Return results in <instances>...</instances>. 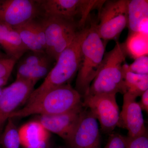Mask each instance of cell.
<instances>
[{
    "label": "cell",
    "mask_w": 148,
    "mask_h": 148,
    "mask_svg": "<svg viewBox=\"0 0 148 148\" xmlns=\"http://www.w3.org/2000/svg\"><path fill=\"white\" fill-rule=\"evenodd\" d=\"M0 45L2 47L8 56L17 60L27 52L20 36L13 27L0 21Z\"/></svg>",
    "instance_id": "obj_15"
},
{
    "label": "cell",
    "mask_w": 148,
    "mask_h": 148,
    "mask_svg": "<svg viewBox=\"0 0 148 148\" xmlns=\"http://www.w3.org/2000/svg\"><path fill=\"white\" fill-rule=\"evenodd\" d=\"M97 21H90L81 47L80 64L75 89L83 97L98 74L105 53L106 44L98 34Z\"/></svg>",
    "instance_id": "obj_2"
},
{
    "label": "cell",
    "mask_w": 148,
    "mask_h": 148,
    "mask_svg": "<svg viewBox=\"0 0 148 148\" xmlns=\"http://www.w3.org/2000/svg\"><path fill=\"white\" fill-rule=\"evenodd\" d=\"M45 32L46 53L61 51L70 45L80 29L74 21L56 17H43L40 20Z\"/></svg>",
    "instance_id": "obj_8"
},
{
    "label": "cell",
    "mask_w": 148,
    "mask_h": 148,
    "mask_svg": "<svg viewBox=\"0 0 148 148\" xmlns=\"http://www.w3.org/2000/svg\"><path fill=\"white\" fill-rule=\"evenodd\" d=\"M88 25L77 33L71 44L58 56L56 64L43 82L34 90L25 104L34 101L51 90L68 84L77 73L81 58V47L87 31Z\"/></svg>",
    "instance_id": "obj_1"
},
{
    "label": "cell",
    "mask_w": 148,
    "mask_h": 148,
    "mask_svg": "<svg viewBox=\"0 0 148 148\" xmlns=\"http://www.w3.org/2000/svg\"><path fill=\"white\" fill-rule=\"evenodd\" d=\"M105 148H125L123 136L118 133H111Z\"/></svg>",
    "instance_id": "obj_27"
},
{
    "label": "cell",
    "mask_w": 148,
    "mask_h": 148,
    "mask_svg": "<svg viewBox=\"0 0 148 148\" xmlns=\"http://www.w3.org/2000/svg\"><path fill=\"white\" fill-rule=\"evenodd\" d=\"M127 55L124 44L119 42L105 53L98 74L86 94L125 93L123 65Z\"/></svg>",
    "instance_id": "obj_4"
},
{
    "label": "cell",
    "mask_w": 148,
    "mask_h": 148,
    "mask_svg": "<svg viewBox=\"0 0 148 148\" xmlns=\"http://www.w3.org/2000/svg\"><path fill=\"white\" fill-rule=\"evenodd\" d=\"M125 148H148L147 134L135 137H124Z\"/></svg>",
    "instance_id": "obj_26"
},
{
    "label": "cell",
    "mask_w": 148,
    "mask_h": 148,
    "mask_svg": "<svg viewBox=\"0 0 148 148\" xmlns=\"http://www.w3.org/2000/svg\"><path fill=\"white\" fill-rule=\"evenodd\" d=\"M17 61L16 58L9 56L0 58V78L8 79Z\"/></svg>",
    "instance_id": "obj_25"
},
{
    "label": "cell",
    "mask_w": 148,
    "mask_h": 148,
    "mask_svg": "<svg viewBox=\"0 0 148 148\" xmlns=\"http://www.w3.org/2000/svg\"><path fill=\"white\" fill-rule=\"evenodd\" d=\"M129 32L148 34V1L130 0L128 3V23Z\"/></svg>",
    "instance_id": "obj_14"
},
{
    "label": "cell",
    "mask_w": 148,
    "mask_h": 148,
    "mask_svg": "<svg viewBox=\"0 0 148 148\" xmlns=\"http://www.w3.org/2000/svg\"><path fill=\"white\" fill-rule=\"evenodd\" d=\"M123 72L125 92L137 98L148 90V75H139L130 72L127 64H125L123 65Z\"/></svg>",
    "instance_id": "obj_18"
},
{
    "label": "cell",
    "mask_w": 148,
    "mask_h": 148,
    "mask_svg": "<svg viewBox=\"0 0 148 148\" xmlns=\"http://www.w3.org/2000/svg\"><path fill=\"white\" fill-rule=\"evenodd\" d=\"M14 28L18 32L21 41L27 50L32 52L46 53L27 23Z\"/></svg>",
    "instance_id": "obj_21"
},
{
    "label": "cell",
    "mask_w": 148,
    "mask_h": 148,
    "mask_svg": "<svg viewBox=\"0 0 148 148\" xmlns=\"http://www.w3.org/2000/svg\"><path fill=\"white\" fill-rule=\"evenodd\" d=\"M127 70L130 72L139 75H148V56H141L135 59L134 62L127 65Z\"/></svg>",
    "instance_id": "obj_23"
},
{
    "label": "cell",
    "mask_w": 148,
    "mask_h": 148,
    "mask_svg": "<svg viewBox=\"0 0 148 148\" xmlns=\"http://www.w3.org/2000/svg\"><path fill=\"white\" fill-rule=\"evenodd\" d=\"M8 80L6 79L0 78V87H3L6 84Z\"/></svg>",
    "instance_id": "obj_30"
},
{
    "label": "cell",
    "mask_w": 148,
    "mask_h": 148,
    "mask_svg": "<svg viewBox=\"0 0 148 148\" xmlns=\"http://www.w3.org/2000/svg\"><path fill=\"white\" fill-rule=\"evenodd\" d=\"M82 97L70 84L53 88L36 101L15 111L8 118L34 114L54 115L67 112L82 105Z\"/></svg>",
    "instance_id": "obj_3"
},
{
    "label": "cell",
    "mask_w": 148,
    "mask_h": 148,
    "mask_svg": "<svg viewBox=\"0 0 148 148\" xmlns=\"http://www.w3.org/2000/svg\"><path fill=\"white\" fill-rule=\"evenodd\" d=\"M141 99L139 103L142 110L148 112V90H146L141 95Z\"/></svg>",
    "instance_id": "obj_28"
},
{
    "label": "cell",
    "mask_w": 148,
    "mask_h": 148,
    "mask_svg": "<svg viewBox=\"0 0 148 148\" xmlns=\"http://www.w3.org/2000/svg\"><path fill=\"white\" fill-rule=\"evenodd\" d=\"M114 93L89 95L82 97L83 106L98 120L103 132L111 133L118 126L120 111Z\"/></svg>",
    "instance_id": "obj_7"
},
{
    "label": "cell",
    "mask_w": 148,
    "mask_h": 148,
    "mask_svg": "<svg viewBox=\"0 0 148 148\" xmlns=\"http://www.w3.org/2000/svg\"><path fill=\"white\" fill-rule=\"evenodd\" d=\"M51 60L46 53L32 52L25 56L20 64L33 66H47L50 65Z\"/></svg>",
    "instance_id": "obj_22"
},
{
    "label": "cell",
    "mask_w": 148,
    "mask_h": 148,
    "mask_svg": "<svg viewBox=\"0 0 148 148\" xmlns=\"http://www.w3.org/2000/svg\"><path fill=\"white\" fill-rule=\"evenodd\" d=\"M8 56H6L4 55V54H3L2 53L0 52V58H5V57H8Z\"/></svg>",
    "instance_id": "obj_32"
},
{
    "label": "cell",
    "mask_w": 148,
    "mask_h": 148,
    "mask_svg": "<svg viewBox=\"0 0 148 148\" xmlns=\"http://www.w3.org/2000/svg\"><path fill=\"white\" fill-rule=\"evenodd\" d=\"M7 120L3 118V117L0 116V125L1 124L3 123L4 122Z\"/></svg>",
    "instance_id": "obj_31"
},
{
    "label": "cell",
    "mask_w": 148,
    "mask_h": 148,
    "mask_svg": "<svg viewBox=\"0 0 148 148\" xmlns=\"http://www.w3.org/2000/svg\"><path fill=\"white\" fill-rule=\"evenodd\" d=\"M105 1L42 0L37 1L43 17H56L74 21L83 29L90 12L100 8Z\"/></svg>",
    "instance_id": "obj_5"
},
{
    "label": "cell",
    "mask_w": 148,
    "mask_h": 148,
    "mask_svg": "<svg viewBox=\"0 0 148 148\" xmlns=\"http://www.w3.org/2000/svg\"><path fill=\"white\" fill-rule=\"evenodd\" d=\"M123 44L126 54L133 59L148 56V34L129 32L126 41Z\"/></svg>",
    "instance_id": "obj_17"
},
{
    "label": "cell",
    "mask_w": 148,
    "mask_h": 148,
    "mask_svg": "<svg viewBox=\"0 0 148 148\" xmlns=\"http://www.w3.org/2000/svg\"><path fill=\"white\" fill-rule=\"evenodd\" d=\"M0 142L4 148H20L21 146L18 129L13 121V118L7 119Z\"/></svg>",
    "instance_id": "obj_20"
},
{
    "label": "cell",
    "mask_w": 148,
    "mask_h": 148,
    "mask_svg": "<svg viewBox=\"0 0 148 148\" xmlns=\"http://www.w3.org/2000/svg\"><path fill=\"white\" fill-rule=\"evenodd\" d=\"M49 71V65L33 66L19 64L16 79L26 80L36 84L39 80L46 77Z\"/></svg>",
    "instance_id": "obj_19"
},
{
    "label": "cell",
    "mask_w": 148,
    "mask_h": 148,
    "mask_svg": "<svg viewBox=\"0 0 148 148\" xmlns=\"http://www.w3.org/2000/svg\"><path fill=\"white\" fill-rule=\"evenodd\" d=\"M33 148H49V141L45 142L38 147Z\"/></svg>",
    "instance_id": "obj_29"
},
{
    "label": "cell",
    "mask_w": 148,
    "mask_h": 148,
    "mask_svg": "<svg viewBox=\"0 0 148 148\" xmlns=\"http://www.w3.org/2000/svg\"><path fill=\"white\" fill-rule=\"evenodd\" d=\"M27 24L46 52L45 32L41 22L37 21L35 18L27 22Z\"/></svg>",
    "instance_id": "obj_24"
},
{
    "label": "cell",
    "mask_w": 148,
    "mask_h": 148,
    "mask_svg": "<svg viewBox=\"0 0 148 148\" xmlns=\"http://www.w3.org/2000/svg\"><path fill=\"white\" fill-rule=\"evenodd\" d=\"M40 13L37 1H0V21L13 28L35 19Z\"/></svg>",
    "instance_id": "obj_9"
},
{
    "label": "cell",
    "mask_w": 148,
    "mask_h": 148,
    "mask_svg": "<svg viewBox=\"0 0 148 148\" xmlns=\"http://www.w3.org/2000/svg\"><path fill=\"white\" fill-rule=\"evenodd\" d=\"M67 143L71 148H101L98 121L86 108Z\"/></svg>",
    "instance_id": "obj_10"
},
{
    "label": "cell",
    "mask_w": 148,
    "mask_h": 148,
    "mask_svg": "<svg viewBox=\"0 0 148 148\" xmlns=\"http://www.w3.org/2000/svg\"><path fill=\"white\" fill-rule=\"evenodd\" d=\"M84 108L82 105L60 114L40 115L38 121L49 132L56 134L67 142L75 128Z\"/></svg>",
    "instance_id": "obj_13"
},
{
    "label": "cell",
    "mask_w": 148,
    "mask_h": 148,
    "mask_svg": "<svg viewBox=\"0 0 148 148\" xmlns=\"http://www.w3.org/2000/svg\"><path fill=\"white\" fill-rule=\"evenodd\" d=\"M35 85L29 81L16 79L10 85L3 88L0 95V116L8 119L18 107L26 103Z\"/></svg>",
    "instance_id": "obj_11"
},
{
    "label": "cell",
    "mask_w": 148,
    "mask_h": 148,
    "mask_svg": "<svg viewBox=\"0 0 148 148\" xmlns=\"http://www.w3.org/2000/svg\"><path fill=\"white\" fill-rule=\"evenodd\" d=\"M136 97L127 92L123 94V104L120 112L118 127L128 131L127 136L135 137L147 134L143 110Z\"/></svg>",
    "instance_id": "obj_12"
},
{
    "label": "cell",
    "mask_w": 148,
    "mask_h": 148,
    "mask_svg": "<svg viewBox=\"0 0 148 148\" xmlns=\"http://www.w3.org/2000/svg\"><path fill=\"white\" fill-rule=\"evenodd\" d=\"M3 87H0V95H1V93L2 91V90L3 88Z\"/></svg>",
    "instance_id": "obj_33"
},
{
    "label": "cell",
    "mask_w": 148,
    "mask_h": 148,
    "mask_svg": "<svg viewBox=\"0 0 148 148\" xmlns=\"http://www.w3.org/2000/svg\"><path fill=\"white\" fill-rule=\"evenodd\" d=\"M21 146L24 148H33L49 140V132L38 121L23 125L19 129Z\"/></svg>",
    "instance_id": "obj_16"
},
{
    "label": "cell",
    "mask_w": 148,
    "mask_h": 148,
    "mask_svg": "<svg viewBox=\"0 0 148 148\" xmlns=\"http://www.w3.org/2000/svg\"><path fill=\"white\" fill-rule=\"evenodd\" d=\"M128 0L105 1L98 9L97 30L103 40L116 39L128 23Z\"/></svg>",
    "instance_id": "obj_6"
}]
</instances>
